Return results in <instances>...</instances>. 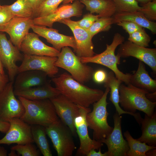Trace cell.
<instances>
[{
	"instance_id": "1",
	"label": "cell",
	"mask_w": 156,
	"mask_h": 156,
	"mask_svg": "<svg viewBox=\"0 0 156 156\" xmlns=\"http://www.w3.org/2000/svg\"><path fill=\"white\" fill-rule=\"evenodd\" d=\"M52 80L61 94L77 105L86 107L99 101L104 92L84 85L66 73L53 77Z\"/></svg>"
},
{
	"instance_id": "2",
	"label": "cell",
	"mask_w": 156,
	"mask_h": 156,
	"mask_svg": "<svg viewBox=\"0 0 156 156\" xmlns=\"http://www.w3.org/2000/svg\"><path fill=\"white\" fill-rule=\"evenodd\" d=\"M18 97L25 109L24 113L20 118L28 124L46 127L60 120L50 99L31 100Z\"/></svg>"
},
{
	"instance_id": "3",
	"label": "cell",
	"mask_w": 156,
	"mask_h": 156,
	"mask_svg": "<svg viewBox=\"0 0 156 156\" xmlns=\"http://www.w3.org/2000/svg\"><path fill=\"white\" fill-rule=\"evenodd\" d=\"M148 92L129 83L121 84L119 88V103L124 111L135 113L137 110L142 111L149 116L155 112L156 102H153L146 97Z\"/></svg>"
},
{
	"instance_id": "4",
	"label": "cell",
	"mask_w": 156,
	"mask_h": 156,
	"mask_svg": "<svg viewBox=\"0 0 156 156\" xmlns=\"http://www.w3.org/2000/svg\"><path fill=\"white\" fill-rule=\"evenodd\" d=\"M125 39L120 34L116 33L112 43L106 44V49L104 51L90 57H79L80 59L83 63H94L107 67L114 73L117 79L127 85L129 83L131 74H125L118 69L117 65L120 64V58L115 53L117 47L125 41Z\"/></svg>"
},
{
	"instance_id": "5",
	"label": "cell",
	"mask_w": 156,
	"mask_h": 156,
	"mask_svg": "<svg viewBox=\"0 0 156 156\" xmlns=\"http://www.w3.org/2000/svg\"><path fill=\"white\" fill-rule=\"evenodd\" d=\"M109 91V88H105L101 98L93 104L92 111L88 112L86 116L88 127L93 130V139L100 142L111 133L114 128L107 122L109 113L107 109L109 104L107 99Z\"/></svg>"
},
{
	"instance_id": "6",
	"label": "cell",
	"mask_w": 156,
	"mask_h": 156,
	"mask_svg": "<svg viewBox=\"0 0 156 156\" xmlns=\"http://www.w3.org/2000/svg\"><path fill=\"white\" fill-rule=\"evenodd\" d=\"M57 58L55 65L67 71L79 82L84 84L92 78L94 72L93 68L82 63L68 47L62 48Z\"/></svg>"
},
{
	"instance_id": "7",
	"label": "cell",
	"mask_w": 156,
	"mask_h": 156,
	"mask_svg": "<svg viewBox=\"0 0 156 156\" xmlns=\"http://www.w3.org/2000/svg\"><path fill=\"white\" fill-rule=\"evenodd\" d=\"M58 156H71L76 149L73 135L69 128L60 119L45 127Z\"/></svg>"
},
{
	"instance_id": "8",
	"label": "cell",
	"mask_w": 156,
	"mask_h": 156,
	"mask_svg": "<svg viewBox=\"0 0 156 156\" xmlns=\"http://www.w3.org/2000/svg\"><path fill=\"white\" fill-rule=\"evenodd\" d=\"M14 82H9L0 92V120L8 122L14 118H20L25 112L22 103L15 97Z\"/></svg>"
},
{
	"instance_id": "9",
	"label": "cell",
	"mask_w": 156,
	"mask_h": 156,
	"mask_svg": "<svg viewBox=\"0 0 156 156\" xmlns=\"http://www.w3.org/2000/svg\"><path fill=\"white\" fill-rule=\"evenodd\" d=\"M78 105L79 108V112L75 118L74 124L77 135L79 138L80 145L76 155L86 156L91 150H98L103 145V144L99 141L92 139L89 135L86 116L87 114L91 111V109L89 107Z\"/></svg>"
},
{
	"instance_id": "10",
	"label": "cell",
	"mask_w": 156,
	"mask_h": 156,
	"mask_svg": "<svg viewBox=\"0 0 156 156\" xmlns=\"http://www.w3.org/2000/svg\"><path fill=\"white\" fill-rule=\"evenodd\" d=\"M19 49L8 40L5 35L0 31V60L7 70L10 81H14L18 73L17 62L23 58Z\"/></svg>"
},
{
	"instance_id": "11",
	"label": "cell",
	"mask_w": 156,
	"mask_h": 156,
	"mask_svg": "<svg viewBox=\"0 0 156 156\" xmlns=\"http://www.w3.org/2000/svg\"><path fill=\"white\" fill-rule=\"evenodd\" d=\"M84 5L76 0L71 4H63L51 13L44 16L33 18L34 25L51 28L53 23L73 16L80 17Z\"/></svg>"
},
{
	"instance_id": "12",
	"label": "cell",
	"mask_w": 156,
	"mask_h": 156,
	"mask_svg": "<svg viewBox=\"0 0 156 156\" xmlns=\"http://www.w3.org/2000/svg\"><path fill=\"white\" fill-rule=\"evenodd\" d=\"M119 46L117 55L120 58L135 57L148 65L156 74V48L140 46L128 40L124 41Z\"/></svg>"
},
{
	"instance_id": "13",
	"label": "cell",
	"mask_w": 156,
	"mask_h": 156,
	"mask_svg": "<svg viewBox=\"0 0 156 156\" xmlns=\"http://www.w3.org/2000/svg\"><path fill=\"white\" fill-rule=\"evenodd\" d=\"M122 116L116 112L113 116L114 127L111 133L100 142L107 145V156H127L129 149L127 142L122 135L121 124Z\"/></svg>"
},
{
	"instance_id": "14",
	"label": "cell",
	"mask_w": 156,
	"mask_h": 156,
	"mask_svg": "<svg viewBox=\"0 0 156 156\" xmlns=\"http://www.w3.org/2000/svg\"><path fill=\"white\" fill-rule=\"evenodd\" d=\"M58 22L67 26L73 32L76 44L74 51L77 56L79 57H86L94 55L92 38L87 30L79 27L76 21L72 20L70 18L62 20Z\"/></svg>"
},
{
	"instance_id": "15",
	"label": "cell",
	"mask_w": 156,
	"mask_h": 156,
	"mask_svg": "<svg viewBox=\"0 0 156 156\" xmlns=\"http://www.w3.org/2000/svg\"><path fill=\"white\" fill-rule=\"evenodd\" d=\"M5 135L0 140V144H24L34 142L31 125L20 118L12 119Z\"/></svg>"
},
{
	"instance_id": "16",
	"label": "cell",
	"mask_w": 156,
	"mask_h": 156,
	"mask_svg": "<svg viewBox=\"0 0 156 156\" xmlns=\"http://www.w3.org/2000/svg\"><path fill=\"white\" fill-rule=\"evenodd\" d=\"M50 99L60 120L69 128L73 136L77 137L74 120L79 113L78 106L61 94Z\"/></svg>"
},
{
	"instance_id": "17",
	"label": "cell",
	"mask_w": 156,
	"mask_h": 156,
	"mask_svg": "<svg viewBox=\"0 0 156 156\" xmlns=\"http://www.w3.org/2000/svg\"><path fill=\"white\" fill-rule=\"evenodd\" d=\"M57 57L30 55H24L20 65L18 66V73L27 70L43 71L50 77H53L58 72V67L55 64Z\"/></svg>"
},
{
	"instance_id": "18",
	"label": "cell",
	"mask_w": 156,
	"mask_h": 156,
	"mask_svg": "<svg viewBox=\"0 0 156 156\" xmlns=\"http://www.w3.org/2000/svg\"><path fill=\"white\" fill-rule=\"evenodd\" d=\"M34 25L33 18L31 17L15 16L4 26L0 31L7 33L13 44L19 49L22 41Z\"/></svg>"
},
{
	"instance_id": "19",
	"label": "cell",
	"mask_w": 156,
	"mask_h": 156,
	"mask_svg": "<svg viewBox=\"0 0 156 156\" xmlns=\"http://www.w3.org/2000/svg\"><path fill=\"white\" fill-rule=\"evenodd\" d=\"M19 50L24 55H30L57 57L60 51L53 47L47 46L34 33H29L22 41Z\"/></svg>"
},
{
	"instance_id": "20",
	"label": "cell",
	"mask_w": 156,
	"mask_h": 156,
	"mask_svg": "<svg viewBox=\"0 0 156 156\" xmlns=\"http://www.w3.org/2000/svg\"><path fill=\"white\" fill-rule=\"evenodd\" d=\"M31 29L35 33L45 38L53 48L60 51L65 47H70L74 50L75 49L76 44L73 36L61 34L56 29L47 28L45 26L34 25Z\"/></svg>"
},
{
	"instance_id": "21",
	"label": "cell",
	"mask_w": 156,
	"mask_h": 156,
	"mask_svg": "<svg viewBox=\"0 0 156 156\" xmlns=\"http://www.w3.org/2000/svg\"><path fill=\"white\" fill-rule=\"evenodd\" d=\"M47 75L40 70H30L18 73L14 82V90H21L48 83Z\"/></svg>"
},
{
	"instance_id": "22",
	"label": "cell",
	"mask_w": 156,
	"mask_h": 156,
	"mask_svg": "<svg viewBox=\"0 0 156 156\" xmlns=\"http://www.w3.org/2000/svg\"><path fill=\"white\" fill-rule=\"evenodd\" d=\"M15 95L28 100H38L50 99L61 94L55 87L49 82L44 85L21 90H14Z\"/></svg>"
},
{
	"instance_id": "23",
	"label": "cell",
	"mask_w": 156,
	"mask_h": 156,
	"mask_svg": "<svg viewBox=\"0 0 156 156\" xmlns=\"http://www.w3.org/2000/svg\"><path fill=\"white\" fill-rule=\"evenodd\" d=\"M122 82L116 77L112 71L107 75V79L104 83L105 88H108L110 89V96L109 100L114 105L116 112L119 115L123 114H130L133 116L138 124L140 123L142 118L139 113H132L126 112L119 105V88Z\"/></svg>"
},
{
	"instance_id": "24",
	"label": "cell",
	"mask_w": 156,
	"mask_h": 156,
	"mask_svg": "<svg viewBox=\"0 0 156 156\" xmlns=\"http://www.w3.org/2000/svg\"><path fill=\"white\" fill-rule=\"evenodd\" d=\"M129 83L148 92H156V81L150 76L144 63L139 60L137 70L131 74Z\"/></svg>"
},
{
	"instance_id": "25",
	"label": "cell",
	"mask_w": 156,
	"mask_h": 156,
	"mask_svg": "<svg viewBox=\"0 0 156 156\" xmlns=\"http://www.w3.org/2000/svg\"><path fill=\"white\" fill-rule=\"evenodd\" d=\"M90 13L97 14L99 18L112 17L116 13L113 0H79Z\"/></svg>"
},
{
	"instance_id": "26",
	"label": "cell",
	"mask_w": 156,
	"mask_h": 156,
	"mask_svg": "<svg viewBox=\"0 0 156 156\" xmlns=\"http://www.w3.org/2000/svg\"><path fill=\"white\" fill-rule=\"evenodd\" d=\"M112 17L113 24L122 21H131L149 30L153 34H156V23L148 20L138 11L116 13Z\"/></svg>"
},
{
	"instance_id": "27",
	"label": "cell",
	"mask_w": 156,
	"mask_h": 156,
	"mask_svg": "<svg viewBox=\"0 0 156 156\" xmlns=\"http://www.w3.org/2000/svg\"><path fill=\"white\" fill-rule=\"evenodd\" d=\"M142 132L141 136L137 139L150 146L156 145V112L150 117L145 114L141 122Z\"/></svg>"
},
{
	"instance_id": "28",
	"label": "cell",
	"mask_w": 156,
	"mask_h": 156,
	"mask_svg": "<svg viewBox=\"0 0 156 156\" xmlns=\"http://www.w3.org/2000/svg\"><path fill=\"white\" fill-rule=\"evenodd\" d=\"M32 136L41 153L44 156L52 155L46 137L45 128L37 125H31Z\"/></svg>"
},
{
	"instance_id": "29",
	"label": "cell",
	"mask_w": 156,
	"mask_h": 156,
	"mask_svg": "<svg viewBox=\"0 0 156 156\" xmlns=\"http://www.w3.org/2000/svg\"><path fill=\"white\" fill-rule=\"evenodd\" d=\"M124 135L129 147L127 153V156H146V152L156 148L155 146L148 145L144 142L134 139L128 130L124 132Z\"/></svg>"
},
{
	"instance_id": "30",
	"label": "cell",
	"mask_w": 156,
	"mask_h": 156,
	"mask_svg": "<svg viewBox=\"0 0 156 156\" xmlns=\"http://www.w3.org/2000/svg\"><path fill=\"white\" fill-rule=\"evenodd\" d=\"M8 6L14 16L33 18L34 10L27 0H16Z\"/></svg>"
},
{
	"instance_id": "31",
	"label": "cell",
	"mask_w": 156,
	"mask_h": 156,
	"mask_svg": "<svg viewBox=\"0 0 156 156\" xmlns=\"http://www.w3.org/2000/svg\"><path fill=\"white\" fill-rule=\"evenodd\" d=\"M113 24V19L112 17L99 18L87 31L93 38L94 35L99 32L109 31L111 28Z\"/></svg>"
},
{
	"instance_id": "32",
	"label": "cell",
	"mask_w": 156,
	"mask_h": 156,
	"mask_svg": "<svg viewBox=\"0 0 156 156\" xmlns=\"http://www.w3.org/2000/svg\"><path fill=\"white\" fill-rule=\"evenodd\" d=\"M64 0H45L34 12L33 18L47 15L53 12Z\"/></svg>"
},
{
	"instance_id": "33",
	"label": "cell",
	"mask_w": 156,
	"mask_h": 156,
	"mask_svg": "<svg viewBox=\"0 0 156 156\" xmlns=\"http://www.w3.org/2000/svg\"><path fill=\"white\" fill-rule=\"evenodd\" d=\"M115 4L116 13L130 12L138 10L141 7L136 0H113Z\"/></svg>"
},
{
	"instance_id": "34",
	"label": "cell",
	"mask_w": 156,
	"mask_h": 156,
	"mask_svg": "<svg viewBox=\"0 0 156 156\" xmlns=\"http://www.w3.org/2000/svg\"><path fill=\"white\" fill-rule=\"evenodd\" d=\"M128 40L142 47L149 46L151 37L143 28L129 35Z\"/></svg>"
},
{
	"instance_id": "35",
	"label": "cell",
	"mask_w": 156,
	"mask_h": 156,
	"mask_svg": "<svg viewBox=\"0 0 156 156\" xmlns=\"http://www.w3.org/2000/svg\"><path fill=\"white\" fill-rule=\"evenodd\" d=\"M11 150L15 151L22 156H39L40 155L39 151L32 143L17 144L12 146Z\"/></svg>"
},
{
	"instance_id": "36",
	"label": "cell",
	"mask_w": 156,
	"mask_h": 156,
	"mask_svg": "<svg viewBox=\"0 0 156 156\" xmlns=\"http://www.w3.org/2000/svg\"><path fill=\"white\" fill-rule=\"evenodd\" d=\"M138 11L142 13L148 20L153 21L156 20V0H153L143 3Z\"/></svg>"
},
{
	"instance_id": "37",
	"label": "cell",
	"mask_w": 156,
	"mask_h": 156,
	"mask_svg": "<svg viewBox=\"0 0 156 156\" xmlns=\"http://www.w3.org/2000/svg\"><path fill=\"white\" fill-rule=\"evenodd\" d=\"M99 18L98 15H95L90 13L84 15L82 19L76 22L79 27L87 30Z\"/></svg>"
},
{
	"instance_id": "38",
	"label": "cell",
	"mask_w": 156,
	"mask_h": 156,
	"mask_svg": "<svg viewBox=\"0 0 156 156\" xmlns=\"http://www.w3.org/2000/svg\"><path fill=\"white\" fill-rule=\"evenodd\" d=\"M14 16L9 9L8 5L2 6L0 10V31Z\"/></svg>"
},
{
	"instance_id": "39",
	"label": "cell",
	"mask_w": 156,
	"mask_h": 156,
	"mask_svg": "<svg viewBox=\"0 0 156 156\" xmlns=\"http://www.w3.org/2000/svg\"><path fill=\"white\" fill-rule=\"evenodd\" d=\"M116 24L122 27L129 35L142 29V27L137 24L129 21H122Z\"/></svg>"
},
{
	"instance_id": "40",
	"label": "cell",
	"mask_w": 156,
	"mask_h": 156,
	"mask_svg": "<svg viewBox=\"0 0 156 156\" xmlns=\"http://www.w3.org/2000/svg\"><path fill=\"white\" fill-rule=\"evenodd\" d=\"M107 75L106 72L104 70L99 69L94 72L92 78L95 83L101 84L105 82Z\"/></svg>"
},
{
	"instance_id": "41",
	"label": "cell",
	"mask_w": 156,
	"mask_h": 156,
	"mask_svg": "<svg viewBox=\"0 0 156 156\" xmlns=\"http://www.w3.org/2000/svg\"><path fill=\"white\" fill-rule=\"evenodd\" d=\"M9 80L8 75L0 73V92L3 90Z\"/></svg>"
},
{
	"instance_id": "42",
	"label": "cell",
	"mask_w": 156,
	"mask_h": 156,
	"mask_svg": "<svg viewBox=\"0 0 156 156\" xmlns=\"http://www.w3.org/2000/svg\"><path fill=\"white\" fill-rule=\"evenodd\" d=\"M34 12L45 0H27Z\"/></svg>"
},
{
	"instance_id": "43",
	"label": "cell",
	"mask_w": 156,
	"mask_h": 156,
	"mask_svg": "<svg viewBox=\"0 0 156 156\" xmlns=\"http://www.w3.org/2000/svg\"><path fill=\"white\" fill-rule=\"evenodd\" d=\"M10 126L9 122L0 120V132L6 133L8 131Z\"/></svg>"
},
{
	"instance_id": "44",
	"label": "cell",
	"mask_w": 156,
	"mask_h": 156,
	"mask_svg": "<svg viewBox=\"0 0 156 156\" xmlns=\"http://www.w3.org/2000/svg\"><path fill=\"white\" fill-rule=\"evenodd\" d=\"M101 148H100L98 152H96L95 149H92L87 154L86 156H107V153L105 152L102 153L101 152Z\"/></svg>"
},
{
	"instance_id": "45",
	"label": "cell",
	"mask_w": 156,
	"mask_h": 156,
	"mask_svg": "<svg viewBox=\"0 0 156 156\" xmlns=\"http://www.w3.org/2000/svg\"><path fill=\"white\" fill-rule=\"evenodd\" d=\"M146 98L151 101L156 102V92H148L146 94Z\"/></svg>"
},
{
	"instance_id": "46",
	"label": "cell",
	"mask_w": 156,
	"mask_h": 156,
	"mask_svg": "<svg viewBox=\"0 0 156 156\" xmlns=\"http://www.w3.org/2000/svg\"><path fill=\"white\" fill-rule=\"evenodd\" d=\"M156 148L150 150L146 153V156H156Z\"/></svg>"
},
{
	"instance_id": "47",
	"label": "cell",
	"mask_w": 156,
	"mask_h": 156,
	"mask_svg": "<svg viewBox=\"0 0 156 156\" xmlns=\"http://www.w3.org/2000/svg\"><path fill=\"white\" fill-rule=\"evenodd\" d=\"M7 155V150L4 147L0 146V156H6Z\"/></svg>"
},
{
	"instance_id": "48",
	"label": "cell",
	"mask_w": 156,
	"mask_h": 156,
	"mask_svg": "<svg viewBox=\"0 0 156 156\" xmlns=\"http://www.w3.org/2000/svg\"><path fill=\"white\" fill-rule=\"evenodd\" d=\"M3 66L0 60V73L3 75L5 74Z\"/></svg>"
},
{
	"instance_id": "49",
	"label": "cell",
	"mask_w": 156,
	"mask_h": 156,
	"mask_svg": "<svg viewBox=\"0 0 156 156\" xmlns=\"http://www.w3.org/2000/svg\"><path fill=\"white\" fill-rule=\"evenodd\" d=\"M8 156H18L16 153V151L13 150H11L10 153L8 154Z\"/></svg>"
},
{
	"instance_id": "50",
	"label": "cell",
	"mask_w": 156,
	"mask_h": 156,
	"mask_svg": "<svg viewBox=\"0 0 156 156\" xmlns=\"http://www.w3.org/2000/svg\"><path fill=\"white\" fill-rule=\"evenodd\" d=\"M137 1H138L142 3H146L149 1H152L153 0H136Z\"/></svg>"
},
{
	"instance_id": "51",
	"label": "cell",
	"mask_w": 156,
	"mask_h": 156,
	"mask_svg": "<svg viewBox=\"0 0 156 156\" xmlns=\"http://www.w3.org/2000/svg\"><path fill=\"white\" fill-rule=\"evenodd\" d=\"M76 0H64L62 2L63 4H66L70 3Z\"/></svg>"
},
{
	"instance_id": "52",
	"label": "cell",
	"mask_w": 156,
	"mask_h": 156,
	"mask_svg": "<svg viewBox=\"0 0 156 156\" xmlns=\"http://www.w3.org/2000/svg\"><path fill=\"white\" fill-rule=\"evenodd\" d=\"M1 7H2V6H1L0 5V10L1 9Z\"/></svg>"
}]
</instances>
